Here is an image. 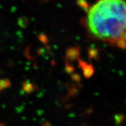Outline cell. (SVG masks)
I'll return each mask as SVG.
<instances>
[{"instance_id": "obj_3", "label": "cell", "mask_w": 126, "mask_h": 126, "mask_svg": "<svg viewBox=\"0 0 126 126\" xmlns=\"http://www.w3.org/2000/svg\"><path fill=\"white\" fill-rule=\"evenodd\" d=\"M83 74L86 78H89L92 75L93 73V68L91 66H89L88 65H82Z\"/></svg>"}, {"instance_id": "obj_8", "label": "cell", "mask_w": 126, "mask_h": 126, "mask_svg": "<svg viewBox=\"0 0 126 126\" xmlns=\"http://www.w3.org/2000/svg\"><path fill=\"white\" fill-rule=\"evenodd\" d=\"M0 126H5L2 123H1L0 124Z\"/></svg>"}, {"instance_id": "obj_7", "label": "cell", "mask_w": 126, "mask_h": 126, "mask_svg": "<svg viewBox=\"0 0 126 126\" xmlns=\"http://www.w3.org/2000/svg\"><path fill=\"white\" fill-rule=\"evenodd\" d=\"M41 126H52V124L50 123L49 122L47 121V122H45Z\"/></svg>"}, {"instance_id": "obj_5", "label": "cell", "mask_w": 126, "mask_h": 126, "mask_svg": "<svg viewBox=\"0 0 126 126\" xmlns=\"http://www.w3.org/2000/svg\"><path fill=\"white\" fill-rule=\"evenodd\" d=\"M10 85L11 83L9 79H0V91L9 88L10 86Z\"/></svg>"}, {"instance_id": "obj_4", "label": "cell", "mask_w": 126, "mask_h": 126, "mask_svg": "<svg viewBox=\"0 0 126 126\" xmlns=\"http://www.w3.org/2000/svg\"><path fill=\"white\" fill-rule=\"evenodd\" d=\"M33 85L29 82H25L23 85V90L27 94H31L33 91Z\"/></svg>"}, {"instance_id": "obj_6", "label": "cell", "mask_w": 126, "mask_h": 126, "mask_svg": "<svg viewBox=\"0 0 126 126\" xmlns=\"http://www.w3.org/2000/svg\"><path fill=\"white\" fill-rule=\"evenodd\" d=\"M124 119H125V117L123 114H117L115 115L114 116V120L117 126H120L121 124L123 123L124 122Z\"/></svg>"}, {"instance_id": "obj_1", "label": "cell", "mask_w": 126, "mask_h": 126, "mask_svg": "<svg viewBox=\"0 0 126 126\" xmlns=\"http://www.w3.org/2000/svg\"><path fill=\"white\" fill-rule=\"evenodd\" d=\"M87 25L94 37L126 47V1L99 0L89 10Z\"/></svg>"}, {"instance_id": "obj_2", "label": "cell", "mask_w": 126, "mask_h": 126, "mask_svg": "<svg viewBox=\"0 0 126 126\" xmlns=\"http://www.w3.org/2000/svg\"><path fill=\"white\" fill-rule=\"evenodd\" d=\"M78 50L75 48H70L67 51L66 56L70 60H74L78 56Z\"/></svg>"}]
</instances>
